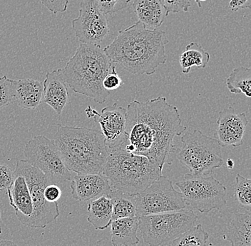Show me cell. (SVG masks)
I'll return each mask as SVG.
<instances>
[{"label":"cell","instance_id":"1","mask_svg":"<svg viewBox=\"0 0 251 246\" xmlns=\"http://www.w3.org/2000/svg\"><path fill=\"white\" fill-rule=\"evenodd\" d=\"M186 130L178 108L165 97L133 100L127 106V144L132 145L133 154L147 157L161 172L169 155L176 150L174 139Z\"/></svg>","mask_w":251,"mask_h":246},{"label":"cell","instance_id":"2","mask_svg":"<svg viewBox=\"0 0 251 246\" xmlns=\"http://www.w3.org/2000/svg\"><path fill=\"white\" fill-rule=\"evenodd\" d=\"M169 42L164 31L147 29L138 21L119 31L103 51L113 64H119L129 73L151 76L166 64L165 46Z\"/></svg>","mask_w":251,"mask_h":246},{"label":"cell","instance_id":"3","mask_svg":"<svg viewBox=\"0 0 251 246\" xmlns=\"http://www.w3.org/2000/svg\"><path fill=\"white\" fill-rule=\"evenodd\" d=\"M54 142L64 164L76 174H102L109 150L101 132L57 125Z\"/></svg>","mask_w":251,"mask_h":246},{"label":"cell","instance_id":"4","mask_svg":"<svg viewBox=\"0 0 251 246\" xmlns=\"http://www.w3.org/2000/svg\"><path fill=\"white\" fill-rule=\"evenodd\" d=\"M113 64L100 45L80 44L65 67L59 70L74 92L103 104L110 92L103 89L102 83Z\"/></svg>","mask_w":251,"mask_h":246},{"label":"cell","instance_id":"5","mask_svg":"<svg viewBox=\"0 0 251 246\" xmlns=\"http://www.w3.org/2000/svg\"><path fill=\"white\" fill-rule=\"evenodd\" d=\"M102 174L112 189L135 195L148 187L162 172L147 157L128 153L121 147L109 150Z\"/></svg>","mask_w":251,"mask_h":246},{"label":"cell","instance_id":"6","mask_svg":"<svg viewBox=\"0 0 251 246\" xmlns=\"http://www.w3.org/2000/svg\"><path fill=\"white\" fill-rule=\"evenodd\" d=\"M181 142L176 158L189 169L191 175L209 176L214 169L224 164L222 146L217 139L205 135L196 129L183 134Z\"/></svg>","mask_w":251,"mask_h":246},{"label":"cell","instance_id":"7","mask_svg":"<svg viewBox=\"0 0 251 246\" xmlns=\"http://www.w3.org/2000/svg\"><path fill=\"white\" fill-rule=\"evenodd\" d=\"M199 217L191 209L139 218V230L145 244L162 246L171 244L197 224Z\"/></svg>","mask_w":251,"mask_h":246},{"label":"cell","instance_id":"8","mask_svg":"<svg viewBox=\"0 0 251 246\" xmlns=\"http://www.w3.org/2000/svg\"><path fill=\"white\" fill-rule=\"evenodd\" d=\"M14 175L25 177L32 200V214L30 217L20 222L21 224L30 228H43L56 220L60 215L57 202L50 203L44 196L45 187L47 185L53 184L50 179L25 160L17 162Z\"/></svg>","mask_w":251,"mask_h":246},{"label":"cell","instance_id":"9","mask_svg":"<svg viewBox=\"0 0 251 246\" xmlns=\"http://www.w3.org/2000/svg\"><path fill=\"white\" fill-rule=\"evenodd\" d=\"M176 185L186 205L201 214L221 210L226 205V187L212 175L205 177L186 174Z\"/></svg>","mask_w":251,"mask_h":246},{"label":"cell","instance_id":"10","mask_svg":"<svg viewBox=\"0 0 251 246\" xmlns=\"http://www.w3.org/2000/svg\"><path fill=\"white\" fill-rule=\"evenodd\" d=\"M137 217L173 212L186 208L181 193L177 192L172 181L161 175L143 192L134 195Z\"/></svg>","mask_w":251,"mask_h":246},{"label":"cell","instance_id":"11","mask_svg":"<svg viewBox=\"0 0 251 246\" xmlns=\"http://www.w3.org/2000/svg\"><path fill=\"white\" fill-rule=\"evenodd\" d=\"M23 153L25 161L43 172L53 184L72 180L71 172L52 139L45 135L35 136L25 145Z\"/></svg>","mask_w":251,"mask_h":246},{"label":"cell","instance_id":"12","mask_svg":"<svg viewBox=\"0 0 251 246\" xmlns=\"http://www.w3.org/2000/svg\"><path fill=\"white\" fill-rule=\"evenodd\" d=\"M72 29L81 44L100 45L109 32L106 16L95 0H82L77 18L72 22Z\"/></svg>","mask_w":251,"mask_h":246},{"label":"cell","instance_id":"13","mask_svg":"<svg viewBox=\"0 0 251 246\" xmlns=\"http://www.w3.org/2000/svg\"><path fill=\"white\" fill-rule=\"evenodd\" d=\"M88 117H93L96 123L100 124L101 133L109 150L121 148L127 144L126 134V109L117 103L101 110V113L88 106L85 110Z\"/></svg>","mask_w":251,"mask_h":246},{"label":"cell","instance_id":"14","mask_svg":"<svg viewBox=\"0 0 251 246\" xmlns=\"http://www.w3.org/2000/svg\"><path fill=\"white\" fill-rule=\"evenodd\" d=\"M218 140L221 146H241L249 125L246 112L237 113L233 107L221 111L217 120Z\"/></svg>","mask_w":251,"mask_h":246},{"label":"cell","instance_id":"15","mask_svg":"<svg viewBox=\"0 0 251 246\" xmlns=\"http://www.w3.org/2000/svg\"><path fill=\"white\" fill-rule=\"evenodd\" d=\"M70 188L72 198L77 201H90L112 191L103 174H76L71 180Z\"/></svg>","mask_w":251,"mask_h":246},{"label":"cell","instance_id":"16","mask_svg":"<svg viewBox=\"0 0 251 246\" xmlns=\"http://www.w3.org/2000/svg\"><path fill=\"white\" fill-rule=\"evenodd\" d=\"M43 86L42 103H46L57 115H61L68 103L70 92L60 70L47 72Z\"/></svg>","mask_w":251,"mask_h":246},{"label":"cell","instance_id":"17","mask_svg":"<svg viewBox=\"0 0 251 246\" xmlns=\"http://www.w3.org/2000/svg\"><path fill=\"white\" fill-rule=\"evenodd\" d=\"M12 95L18 106L24 109L34 110L42 103L43 83L37 80L12 79Z\"/></svg>","mask_w":251,"mask_h":246},{"label":"cell","instance_id":"18","mask_svg":"<svg viewBox=\"0 0 251 246\" xmlns=\"http://www.w3.org/2000/svg\"><path fill=\"white\" fill-rule=\"evenodd\" d=\"M7 193L9 204L13 207L20 222L30 217L33 212L32 200L25 177L15 176L13 183Z\"/></svg>","mask_w":251,"mask_h":246},{"label":"cell","instance_id":"19","mask_svg":"<svg viewBox=\"0 0 251 246\" xmlns=\"http://www.w3.org/2000/svg\"><path fill=\"white\" fill-rule=\"evenodd\" d=\"M132 6L139 21L148 29H158L169 15L163 0H135Z\"/></svg>","mask_w":251,"mask_h":246},{"label":"cell","instance_id":"20","mask_svg":"<svg viewBox=\"0 0 251 246\" xmlns=\"http://www.w3.org/2000/svg\"><path fill=\"white\" fill-rule=\"evenodd\" d=\"M111 243L114 246H135L140 243L137 236L139 217L123 218L111 222Z\"/></svg>","mask_w":251,"mask_h":246},{"label":"cell","instance_id":"21","mask_svg":"<svg viewBox=\"0 0 251 246\" xmlns=\"http://www.w3.org/2000/svg\"><path fill=\"white\" fill-rule=\"evenodd\" d=\"M226 237L230 246H251V211L233 216L227 226Z\"/></svg>","mask_w":251,"mask_h":246},{"label":"cell","instance_id":"22","mask_svg":"<svg viewBox=\"0 0 251 246\" xmlns=\"http://www.w3.org/2000/svg\"><path fill=\"white\" fill-rule=\"evenodd\" d=\"M87 221L97 230L106 229L112 222V201L107 196L90 201L88 203Z\"/></svg>","mask_w":251,"mask_h":246},{"label":"cell","instance_id":"23","mask_svg":"<svg viewBox=\"0 0 251 246\" xmlns=\"http://www.w3.org/2000/svg\"><path fill=\"white\" fill-rule=\"evenodd\" d=\"M210 59L211 56L209 53L205 51L201 45L195 42H191L186 46V49L180 56L179 62L182 73L187 74L194 67L205 68Z\"/></svg>","mask_w":251,"mask_h":246},{"label":"cell","instance_id":"24","mask_svg":"<svg viewBox=\"0 0 251 246\" xmlns=\"http://www.w3.org/2000/svg\"><path fill=\"white\" fill-rule=\"evenodd\" d=\"M107 197L112 201V221L137 216L134 195L112 189Z\"/></svg>","mask_w":251,"mask_h":246},{"label":"cell","instance_id":"25","mask_svg":"<svg viewBox=\"0 0 251 246\" xmlns=\"http://www.w3.org/2000/svg\"><path fill=\"white\" fill-rule=\"evenodd\" d=\"M226 87L234 95L243 93L251 97V69L246 67L235 68L226 79Z\"/></svg>","mask_w":251,"mask_h":246},{"label":"cell","instance_id":"26","mask_svg":"<svg viewBox=\"0 0 251 246\" xmlns=\"http://www.w3.org/2000/svg\"><path fill=\"white\" fill-rule=\"evenodd\" d=\"M209 234L203 229L201 224L182 233L177 239L174 240L170 246H206Z\"/></svg>","mask_w":251,"mask_h":246},{"label":"cell","instance_id":"27","mask_svg":"<svg viewBox=\"0 0 251 246\" xmlns=\"http://www.w3.org/2000/svg\"><path fill=\"white\" fill-rule=\"evenodd\" d=\"M234 196L238 203L246 211H251V180L241 175L235 177Z\"/></svg>","mask_w":251,"mask_h":246},{"label":"cell","instance_id":"28","mask_svg":"<svg viewBox=\"0 0 251 246\" xmlns=\"http://www.w3.org/2000/svg\"><path fill=\"white\" fill-rule=\"evenodd\" d=\"M132 0H95L105 15H111L125 9Z\"/></svg>","mask_w":251,"mask_h":246},{"label":"cell","instance_id":"29","mask_svg":"<svg viewBox=\"0 0 251 246\" xmlns=\"http://www.w3.org/2000/svg\"><path fill=\"white\" fill-rule=\"evenodd\" d=\"M12 99V79L2 76L0 78V110L9 106Z\"/></svg>","mask_w":251,"mask_h":246},{"label":"cell","instance_id":"30","mask_svg":"<svg viewBox=\"0 0 251 246\" xmlns=\"http://www.w3.org/2000/svg\"><path fill=\"white\" fill-rule=\"evenodd\" d=\"M102 85H103V89L108 91L116 90L123 86V81L118 74L115 64H113L111 70L103 78Z\"/></svg>","mask_w":251,"mask_h":246},{"label":"cell","instance_id":"31","mask_svg":"<svg viewBox=\"0 0 251 246\" xmlns=\"http://www.w3.org/2000/svg\"><path fill=\"white\" fill-rule=\"evenodd\" d=\"M15 179V175L10 167L0 164V192H7Z\"/></svg>","mask_w":251,"mask_h":246},{"label":"cell","instance_id":"32","mask_svg":"<svg viewBox=\"0 0 251 246\" xmlns=\"http://www.w3.org/2000/svg\"><path fill=\"white\" fill-rule=\"evenodd\" d=\"M165 7L169 13H178V12H187L191 6L190 0H163Z\"/></svg>","mask_w":251,"mask_h":246},{"label":"cell","instance_id":"33","mask_svg":"<svg viewBox=\"0 0 251 246\" xmlns=\"http://www.w3.org/2000/svg\"><path fill=\"white\" fill-rule=\"evenodd\" d=\"M53 14L62 13L68 7L69 0H39Z\"/></svg>","mask_w":251,"mask_h":246},{"label":"cell","instance_id":"34","mask_svg":"<svg viewBox=\"0 0 251 246\" xmlns=\"http://www.w3.org/2000/svg\"><path fill=\"white\" fill-rule=\"evenodd\" d=\"M44 196L47 201L56 203L62 197V190L56 184H50L45 187Z\"/></svg>","mask_w":251,"mask_h":246},{"label":"cell","instance_id":"35","mask_svg":"<svg viewBox=\"0 0 251 246\" xmlns=\"http://www.w3.org/2000/svg\"><path fill=\"white\" fill-rule=\"evenodd\" d=\"M251 0H230L229 9L232 12H236L239 9H250Z\"/></svg>","mask_w":251,"mask_h":246},{"label":"cell","instance_id":"36","mask_svg":"<svg viewBox=\"0 0 251 246\" xmlns=\"http://www.w3.org/2000/svg\"><path fill=\"white\" fill-rule=\"evenodd\" d=\"M0 246H18L15 243L12 241H8V240H3L0 241Z\"/></svg>","mask_w":251,"mask_h":246},{"label":"cell","instance_id":"37","mask_svg":"<svg viewBox=\"0 0 251 246\" xmlns=\"http://www.w3.org/2000/svg\"><path fill=\"white\" fill-rule=\"evenodd\" d=\"M226 164L227 167H228V169H233L235 165L234 161H233L232 159H227Z\"/></svg>","mask_w":251,"mask_h":246},{"label":"cell","instance_id":"38","mask_svg":"<svg viewBox=\"0 0 251 246\" xmlns=\"http://www.w3.org/2000/svg\"><path fill=\"white\" fill-rule=\"evenodd\" d=\"M194 1H196V4H198V6H199V7H201V4L202 2H203V1H207V0H194Z\"/></svg>","mask_w":251,"mask_h":246},{"label":"cell","instance_id":"39","mask_svg":"<svg viewBox=\"0 0 251 246\" xmlns=\"http://www.w3.org/2000/svg\"><path fill=\"white\" fill-rule=\"evenodd\" d=\"M0 219H1V216H0ZM1 233V223H0V234Z\"/></svg>","mask_w":251,"mask_h":246},{"label":"cell","instance_id":"40","mask_svg":"<svg viewBox=\"0 0 251 246\" xmlns=\"http://www.w3.org/2000/svg\"><path fill=\"white\" fill-rule=\"evenodd\" d=\"M170 246V245H169V244H168V245H165V246Z\"/></svg>","mask_w":251,"mask_h":246}]
</instances>
